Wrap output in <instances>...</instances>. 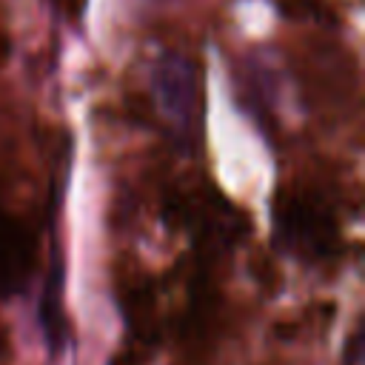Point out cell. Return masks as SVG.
Here are the masks:
<instances>
[{"label":"cell","instance_id":"obj_1","mask_svg":"<svg viewBox=\"0 0 365 365\" xmlns=\"http://www.w3.org/2000/svg\"><path fill=\"white\" fill-rule=\"evenodd\" d=\"M154 97L168 134L182 145L194 148L200 140V77L188 57L165 54L154 68Z\"/></svg>","mask_w":365,"mask_h":365},{"label":"cell","instance_id":"obj_2","mask_svg":"<svg viewBox=\"0 0 365 365\" xmlns=\"http://www.w3.org/2000/svg\"><path fill=\"white\" fill-rule=\"evenodd\" d=\"M277 222H279V234L285 240H291L297 248L311 251V254H322L325 245L334 237L331 220L319 211V205L308 202L299 194L282 197L277 205Z\"/></svg>","mask_w":365,"mask_h":365},{"label":"cell","instance_id":"obj_3","mask_svg":"<svg viewBox=\"0 0 365 365\" xmlns=\"http://www.w3.org/2000/svg\"><path fill=\"white\" fill-rule=\"evenodd\" d=\"M34 259V242L20 220L0 208V294L9 297L26 285Z\"/></svg>","mask_w":365,"mask_h":365},{"label":"cell","instance_id":"obj_4","mask_svg":"<svg viewBox=\"0 0 365 365\" xmlns=\"http://www.w3.org/2000/svg\"><path fill=\"white\" fill-rule=\"evenodd\" d=\"M114 365H134V362H128V359H117Z\"/></svg>","mask_w":365,"mask_h":365},{"label":"cell","instance_id":"obj_5","mask_svg":"<svg viewBox=\"0 0 365 365\" xmlns=\"http://www.w3.org/2000/svg\"><path fill=\"white\" fill-rule=\"evenodd\" d=\"M80 6H83V0H77V9H80Z\"/></svg>","mask_w":365,"mask_h":365}]
</instances>
